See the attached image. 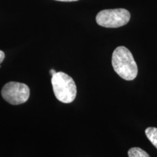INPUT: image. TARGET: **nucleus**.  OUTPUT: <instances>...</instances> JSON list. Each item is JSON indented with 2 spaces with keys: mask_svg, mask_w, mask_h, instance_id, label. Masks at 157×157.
<instances>
[{
  "mask_svg": "<svg viewBox=\"0 0 157 157\" xmlns=\"http://www.w3.org/2000/svg\"><path fill=\"white\" fill-rule=\"evenodd\" d=\"M111 63L115 72L121 78L132 81L137 75V66L132 54L124 46L117 47L113 51Z\"/></svg>",
  "mask_w": 157,
  "mask_h": 157,
  "instance_id": "obj_1",
  "label": "nucleus"
},
{
  "mask_svg": "<svg viewBox=\"0 0 157 157\" xmlns=\"http://www.w3.org/2000/svg\"><path fill=\"white\" fill-rule=\"evenodd\" d=\"M52 89L59 101L64 103H72L76 98V86L74 79L63 72H56L52 76Z\"/></svg>",
  "mask_w": 157,
  "mask_h": 157,
  "instance_id": "obj_2",
  "label": "nucleus"
},
{
  "mask_svg": "<svg viewBox=\"0 0 157 157\" xmlns=\"http://www.w3.org/2000/svg\"><path fill=\"white\" fill-rule=\"evenodd\" d=\"M130 20V13L126 9L104 10L98 13L96 22L105 28H119L126 25Z\"/></svg>",
  "mask_w": 157,
  "mask_h": 157,
  "instance_id": "obj_3",
  "label": "nucleus"
},
{
  "mask_svg": "<svg viewBox=\"0 0 157 157\" xmlns=\"http://www.w3.org/2000/svg\"><path fill=\"white\" fill-rule=\"evenodd\" d=\"M1 95L3 99L11 105H21L29 100L30 89L29 86L24 83L9 82L4 85Z\"/></svg>",
  "mask_w": 157,
  "mask_h": 157,
  "instance_id": "obj_4",
  "label": "nucleus"
},
{
  "mask_svg": "<svg viewBox=\"0 0 157 157\" xmlns=\"http://www.w3.org/2000/svg\"><path fill=\"white\" fill-rule=\"evenodd\" d=\"M146 135L148 139L157 148V128L156 127H148L146 129Z\"/></svg>",
  "mask_w": 157,
  "mask_h": 157,
  "instance_id": "obj_5",
  "label": "nucleus"
},
{
  "mask_svg": "<svg viewBox=\"0 0 157 157\" xmlns=\"http://www.w3.org/2000/svg\"><path fill=\"white\" fill-rule=\"evenodd\" d=\"M129 157H151L149 154L142 148L134 147L128 151Z\"/></svg>",
  "mask_w": 157,
  "mask_h": 157,
  "instance_id": "obj_6",
  "label": "nucleus"
},
{
  "mask_svg": "<svg viewBox=\"0 0 157 157\" xmlns=\"http://www.w3.org/2000/svg\"><path fill=\"white\" fill-rule=\"evenodd\" d=\"M5 52H4L3 51L0 50V64L3 62V60H5Z\"/></svg>",
  "mask_w": 157,
  "mask_h": 157,
  "instance_id": "obj_7",
  "label": "nucleus"
},
{
  "mask_svg": "<svg viewBox=\"0 0 157 157\" xmlns=\"http://www.w3.org/2000/svg\"><path fill=\"white\" fill-rule=\"evenodd\" d=\"M56 1H60V2H76V1H78V0H56Z\"/></svg>",
  "mask_w": 157,
  "mask_h": 157,
  "instance_id": "obj_8",
  "label": "nucleus"
},
{
  "mask_svg": "<svg viewBox=\"0 0 157 157\" xmlns=\"http://www.w3.org/2000/svg\"><path fill=\"white\" fill-rule=\"evenodd\" d=\"M50 74H51V75H53V74H56V71H55L54 69H51L50 71Z\"/></svg>",
  "mask_w": 157,
  "mask_h": 157,
  "instance_id": "obj_9",
  "label": "nucleus"
}]
</instances>
